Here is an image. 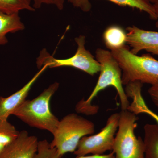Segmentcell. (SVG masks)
<instances>
[{
  "label": "cell",
  "instance_id": "16",
  "mask_svg": "<svg viewBox=\"0 0 158 158\" xmlns=\"http://www.w3.org/2000/svg\"><path fill=\"white\" fill-rule=\"evenodd\" d=\"M31 2L32 0H0V11L12 14L23 10L35 11Z\"/></svg>",
  "mask_w": 158,
  "mask_h": 158
},
{
  "label": "cell",
  "instance_id": "19",
  "mask_svg": "<svg viewBox=\"0 0 158 158\" xmlns=\"http://www.w3.org/2000/svg\"><path fill=\"white\" fill-rule=\"evenodd\" d=\"M65 0H32V6L34 9H40L44 5H52L59 10H63Z\"/></svg>",
  "mask_w": 158,
  "mask_h": 158
},
{
  "label": "cell",
  "instance_id": "3",
  "mask_svg": "<svg viewBox=\"0 0 158 158\" xmlns=\"http://www.w3.org/2000/svg\"><path fill=\"white\" fill-rule=\"evenodd\" d=\"M123 71L122 81L127 85L140 81L153 85L158 84V61L149 54L138 56L127 46L111 51Z\"/></svg>",
  "mask_w": 158,
  "mask_h": 158
},
{
  "label": "cell",
  "instance_id": "24",
  "mask_svg": "<svg viewBox=\"0 0 158 158\" xmlns=\"http://www.w3.org/2000/svg\"><path fill=\"white\" fill-rule=\"evenodd\" d=\"M148 1H149L150 2L152 3V4H154L157 1H158V0H148Z\"/></svg>",
  "mask_w": 158,
  "mask_h": 158
},
{
  "label": "cell",
  "instance_id": "2",
  "mask_svg": "<svg viewBox=\"0 0 158 158\" xmlns=\"http://www.w3.org/2000/svg\"><path fill=\"white\" fill-rule=\"evenodd\" d=\"M59 86L58 82L51 84L37 97L26 100L12 115L31 127L47 131L53 135L59 120L51 111L50 103Z\"/></svg>",
  "mask_w": 158,
  "mask_h": 158
},
{
  "label": "cell",
  "instance_id": "1",
  "mask_svg": "<svg viewBox=\"0 0 158 158\" xmlns=\"http://www.w3.org/2000/svg\"><path fill=\"white\" fill-rule=\"evenodd\" d=\"M96 60L100 63L101 69L99 77L96 86L90 96L86 100L80 102L77 105V111L87 114L97 113L98 108L92 106V101L101 91L109 86H113L118 93L122 110H127L130 104L128 98L123 87L122 70L118 62L112 52L106 50L98 48L96 52Z\"/></svg>",
  "mask_w": 158,
  "mask_h": 158
},
{
  "label": "cell",
  "instance_id": "21",
  "mask_svg": "<svg viewBox=\"0 0 158 158\" xmlns=\"http://www.w3.org/2000/svg\"><path fill=\"white\" fill-rule=\"evenodd\" d=\"M148 93L153 102L158 109V84L152 86L148 89Z\"/></svg>",
  "mask_w": 158,
  "mask_h": 158
},
{
  "label": "cell",
  "instance_id": "11",
  "mask_svg": "<svg viewBox=\"0 0 158 158\" xmlns=\"http://www.w3.org/2000/svg\"><path fill=\"white\" fill-rule=\"evenodd\" d=\"M143 84L140 81L131 82L126 85L125 91L127 95L133 101L127 110L136 115L141 113L148 114L154 119L158 125V115L147 106L141 94Z\"/></svg>",
  "mask_w": 158,
  "mask_h": 158
},
{
  "label": "cell",
  "instance_id": "12",
  "mask_svg": "<svg viewBox=\"0 0 158 158\" xmlns=\"http://www.w3.org/2000/svg\"><path fill=\"white\" fill-rule=\"evenodd\" d=\"M19 13L6 14L0 11V45L8 43L7 34L23 31L25 28Z\"/></svg>",
  "mask_w": 158,
  "mask_h": 158
},
{
  "label": "cell",
  "instance_id": "10",
  "mask_svg": "<svg viewBox=\"0 0 158 158\" xmlns=\"http://www.w3.org/2000/svg\"><path fill=\"white\" fill-rule=\"evenodd\" d=\"M47 68V65L43 66L27 84L15 93L7 97H0V122L8 120L9 116L26 100L32 86Z\"/></svg>",
  "mask_w": 158,
  "mask_h": 158
},
{
  "label": "cell",
  "instance_id": "4",
  "mask_svg": "<svg viewBox=\"0 0 158 158\" xmlns=\"http://www.w3.org/2000/svg\"><path fill=\"white\" fill-rule=\"evenodd\" d=\"M94 131L95 125L92 121L70 113L59 120L51 145L62 158L65 154L74 152L82 138Z\"/></svg>",
  "mask_w": 158,
  "mask_h": 158
},
{
  "label": "cell",
  "instance_id": "22",
  "mask_svg": "<svg viewBox=\"0 0 158 158\" xmlns=\"http://www.w3.org/2000/svg\"><path fill=\"white\" fill-rule=\"evenodd\" d=\"M75 158H115L113 152L106 155H92L90 156H80Z\"/></svg>",
  "mask_w": 158,
  "mask_h": 158
},
{
  "label": "cell",
  "instance_id": "18",
  "mask_svg": "<svg viewBox=\"0 0 158 158\" xmlns=\"http://www.w3.org/2000/svg\"><path fill=\"white\" fill-rule=\"evenodd\" d=\"M34 158H61L55 148L44 139L38 141L37 152Z\"/></svg>",
  "mask_w": 158,
  "mask_h": 158
},
{
  "label": "cell",
  "instance_id": "9",
  "mask_svg": "<svg viewBox=\"0 0 158 158\" xmlns=\"http://www.w3.org/2000/svg\"><path fill=\"white\" fill-rule=\"evenodd\" d=\"M38 140L26 131L19 132L17 138L0 153V158H34L37 152Z\"/></svg>",
  "mask_w": 158,
  "mask_h": 158
},
{
  "label": "cell",
  "instance_id": "20",
  "mask_svg": "<svg viewBox=\"0 0 158 158\" xmlns=\"http://www.w3.org/2000/svg\"><path fill=\"white\" fill-rule=\"evenodd\" d=\"M73 7L78 8L85 12H89L92 8L90 0H68Z\"/></svg>",
  "mask_w": 158,
  "mask_h": 158
},
{
  "label": "cell",
  "instance_id": "17",
  "mask_svg": "<svg viewBox=\"0 0 158 158\" xmlns=\"http://www.w3.org/2000/svg\"><path fill=\"white\" fill-rule=\"evenodd\" d=\"M19 133L8 120L0 122V153L17 138Z\"/></svg>",
  "mask_w": 158,
  "mask_h": 158
},
{
  "label": "cell",
  "instance_id": "13",
  "mask_svg": "<svg viewBox=\"0 0 158 158\" xmlns=\"http://www.w3.org/2000/svg\"><path fill=\"white\" fill-rule=\"evenodd\" d=\"M144 158H158V125L144 126Z\"/></svg>",
  "mask_w": 158,
  "mask_h": 158
},
{
  "label": "cell",
  "instance_id": "14",
  "mask_svg": "<svg viewBox=\"0 0 158 158\" xmlns=\"http://www.w3.org/2000/svg\"><path fill=\"white\" fill-rule=\"evenodd\" d=\"M103 37L106 47L112 51L125 45L127 35L121 27L112 26L106 29Z\"/></svg>",
  "mask_w": 158,
  "mask_h": 158
},
{
  "label": "cell",
  "instance_id": "8",
  "mask_svg": "<svg viewBox=\"0 0 158 158\" xmlns=\"http://www.w3.org/2000/svg\"><path fill=\"white\" fill-rule=\"evenodd\" d=\"M127 42L131 48V52L135 55L145 50L158 56V32L146 31L135 26L127 28Z\"/></svg>",
  "mask_w": 158,
  "mask_h": 158
},
{
  "label": "cell",
  "instance_id": "15",
  "mask_svg": "<svg viewBox=\"0 0 158 158\" xmlns=\"http://www.w3.org/2000/svg\"><path fill=\"white\" fill-rule=\"evenodd\" d=\"M122 7H129L144 11L149 15L150 18L157 20L156 15L153 5L148 0H107Z\"/></svg>",
  "mask_w": 158,
  "mask_h": 158
},
{
  "label": "cell",
  "instance_id": "23",
  "mask_svg": "<svg viewBox=\"0 0 158 158\" xmlns=\"http://www.w3.org/2000/svg\"><path fill=\"white\" fill-rule=\"evenodd\" d=\"M153 5L154 7L156 15L157 18L156 22V27L158 28V1L156 2L154 4H153Z\"/></svg>",
  "mask_w": 158,
  "mask_h": 158
},
{
  "label": "cell",
  "instance_id": "6",
  "mask_svg": "<svg viewBox=\"0 0 158 158\" xmlns=\"http://www.w3.org/2000/svg\"><path fill=\"white\" fill-rule=\"evenodd\" d=\"M77 45L76 53L65 59H57L48 53L45 49L42 50L37 58V67L40 69L44 65L48 68L71 67L83 71L91 76L99 72L101 65L91 53L85 48L86 37L81 35L75 39Z\"/></svg>",
  "mask_w": 158,
  "mask_h": 158
},
{
  "label": "cell",
  "instance_id": "5",
  "mask_svg": "<svg viewBox=\"0 0 158 158\" xmlns=\"http://www.w3.org/2000/svg\"><path fill=\"white\" fill-rule=\"evenodd\" d=\"M119 113L113 149L115 158H144V140L136 137L135 133L138 117L127 110H122Z\"/></svg>",
  "mask_w": 158,
  "mask_h": 158
},
{
  "label": "cell",
  "instance_id": "7",
  "mask_svg": "<svg viewBox=\"0 0 158 158\" xmlns=\"http://www.w3.org/2000/svg\"><path fill=\"white\" fill-rule=\"evenodd\" d=\"M119 118V113L111 115L108 118L106 126L99 132L82 138L74 154L77 156L102 155L107 151L113 150Z\"/></svg>",
  "mask_w": 158,
  "mask_h": 158
}]
</instances>
